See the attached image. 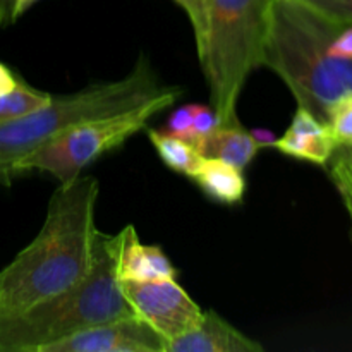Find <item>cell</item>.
<instances>
[{"instance_id": "cell-1", "label": "cell", "mask_w": 352, "mask_h": 352, "mask_svg": "<svg viewBox=\"0 0 352 352\" xmlns=\"http://www.w3.org/2000/svg\"><path fill=\"white\" fill-rule=\"evenodd\" d=\"M98 195L93 175L58 182L38 236L0 272V315L24 311L85 280L93 265Z\"/></svg>"}, {"instance_id": "cell-2", "label": "cell", "mask_w": 352, "mask_h": 352, "mask_svg": "<svg viewBox=\"0 0 352 352\" xmlns=\"http://www.w3.org/2000/svg\"><path fill=\"white\" fill-rule=\"evenodd\" d=\"M342 23L294 0H274L263 65L287 85L301 109L327 124L329 110L352 95V60L330 55Z\"/></svg>"}, {"instance_id": "cell-3", "label": "cell", "mask_w": 352, "mask_h": 352, "mask_svg": "<svg viewBox=\"0 0 352 352\" xmlns=\"http://www.w3.org/2000/svg\"><path fill=\"white\" fill-rule=\"evenodd\" d=\"M119 243V234L96 230L85 280L24 311L0 315V352H41L89 327L134 315L117 277Z\"/></svg>"}, {"instance_id": "cell-4", "label": "cell", "mask_w": 352, "mask_h": 352, "mask_svg": "<svg viewBox=\"0 0 352 352\" xmlns=\"http://www.w3.org/2000/svg\"><path fill=\"white\" fill-rule=\"evenodd\" d=\"M168 88L158 79L148 55L141 54L124 78L95 82L67 95H52L47 105L26 116L0 120V182L9 184L21 160L72 124L133 109Z\"/></svg>"}, {"instance_id": "cell-5", "label": "cell", "mask_w": 352, "mask_h": 352, "mask_svg": "<svg viewBox=\"0 0 352 352\" xmlns=\"http://www.w3.org/2000/svg\"><path fill=\"white\" fill-rule=\"evenodd\" d=\"M274 0H203L205 38L198 50L220 124H236L237 102L254 69L263 65Z\"/></svg>"}, {"instance_id": "cell-6", "label": "cell", "mask_w": 352, "mask_h": 352, "mask_svg": "<svg viewBox=\"0 0 352 352\" xmlns=\"http://www.w3.org/2000/svg\"><path fill=\"white\" fill-rule=\"evenodd\" d=\"M181 95L179 86H170L167 91L133 109L72 124L40 150L21 160L14 168V175L43 172L58 182L72 181L93 162L143 131L155 116L174 105Z\"/></svg>"}, {"instance_id": "cell-7", "label": "cell", "mask_w": 352, "mask_h": 352, "mask_svg": "<svg viewBox=\"0 0 352 352\" xmlns=\"http://www.w3.org/2000/svg\"><path fill=\"white\" fill-rule=\"evenodd\" d=\"M134 315L148 323L167 342L195 329L203 309L175 278L150 282H120Z\"/></svg>"}, {"instance_id": "cell-8", "label": "cell", "mask_w": 352, "mask_h": 352, "mask_svg": "<svg viewBox=\"0 0 352 352\" xmlns=\"http://www.w3.org/2000/svg\"><path fill=\"white\" fill-rule=\"evenodd\" d=\"M41 352H167V340L131 315L81 330Z\"/></svg>"}, {"instance_id": "cell-9", "label": "cell", "mask_w": 352, "mask_h": 352, "mask_svg": "<svg viewBox=\"0 0 352 352\" xmlns=\"http://www.w3.org/2000/svg\"><path fill=\"white\" fill-rule=\"evenodd\" d=\"M274 148L296 160L309 162L315 165H329L339 144L333 140L325 122L316 119L306 109L298 107L291 126L280 138H277Z\"/></svg>"}, {"instance_id": "cell-10", "label": "cell", "mask_w": 352, "mask_h": 352, "mask_svg": "<svg viewBox=\"0 0 352 352\" xmlns=\"http://www.w3.org/2000/svg\"><path fill=\"white\" fill-rule=\"evenodd\" d=\"M263 346L223 320L213 309L184 336L167 342V352H263Z\"/></svg>"}, {"instance_id": "cell-11", "label": "cell", "mask_w": 352, "mask_h": 352, "mask_svg": "<svg viewBox=\"0 0 352 352\" xmlns=\"http://www.w3.org/2000/svg\"><path fill=\"white\" fill-rule=\"evenodd\" d=\"M117 253V277L119 282H150L177 278V268L172 265L160 246H146L141 243L133 226L119 232Z\"/></svg>"}, {"instance_id": "cell-12", "label": "cell", "mask_w": 352, "mask_h": 352, "mask_svg": "<svg viewBox=\"0 0 352 352\" xmlns=\"http://www.w3.org/2000/svg\"><path fill=\"white\" fill-rule=\"evenodd\" d=\"M199 153L206 158H217L234 167L244 168L253 162L260 146L251 136L250 131L244 129L241 122L220 124L215 131L199 140L195 144Z\"/></svg>"}, {"instance_id": "cell-13", "label": "cell", "mask_w": 352, "mask_h": 352, "mask_svg": "<svg viewBox=\"0 0 352 352\" xmlns=\"http://www.w3.org/2000/svg\"><path fill=\"white\" fill-rule=\"evenodd\" d=\"M192 181L210 199L222 205H237L246 192L243 170L217 158H203Z\"/></svg>"}, {"instance_id": "cell-14", "label": "cell", "mask_w": 352, "mask_h": 352, "mask_svg": "<svg viewBox=\"0 0 352 352\" xmlns=\"http://www.w3.org/2000/svg\"><path fill=\"white\" fill-rule=\"evenodd\" d=\"M148 138H150L160 160L170 170L192 179V175L196 174L203 158H205L195 144L182 140V138L172 136L162 129H148Z\"/></svg>"}, {"instance_id": "cell-15", "label": "cell", "mask_w": 352, "mask_h": 352, "mask_svg": "<svg viewBox=\"0 0 352 352\" xmlns=\"http://www.w3.org/2000/svg\"><path fill=\"white\" fill-rule=\"evenodd\" d=\"M50 98V93L40 91L21 79L19 85L12 91L0 96V120L26 116V113L47 105Z\"/></svg>"}, {"instance_id": "cell-16", "label": "cell", "mask_w": 352, "mask_h": 352, "mask_svg": "<svg viewBox=\"0 0 352 352\" xmlns=\"http://www.w3.org/2000/svg\"><path fill=\"white\" fill-rule=\"evenodd\" d=\"M330 177L342 198L344 206L351 217L352 222V160L346 148L339 146L330 158Z\"/></svg>"}, {"instance_id": "cell-17", "label": "cell", "mask_w": 352, "mask_h": 352, "mask_svg": "<svg viewBox=\"0 0 352 352\" xmlns=\"http://www.w3.org/2000/svg\"><path fill=\"white\" fill-rule=\"evenodd\" d=\"M327 126L339 146L352 148V95L333 103L327 116Z\"/></svg>"}, {"instance_id": "cell-18", "label": "cell", "mask_w": 352, "mask_h": 352, "mask_svg": "<svg viewBox=\"0 0 352 352\" xmlns=\"http://www.w3.org/2000/svg\"><path fill=\"white\" fill-rule=\"evenodd\" d=\"M294 2L308 6L316 12L337 21V23H352V6L349 0H294Z\"/></svg>"}, {"instance_id": "cell-19", "label": "cell", "mask_w": 352, "mask_h": 352, "mask_svg": "<svg viewBox=\"0 0 352 352\" xmlns=\"http://www.w3.org/2000/svg\"><path fill=\"white\" fill-rule=\"evenodd\" d=\"M220 126L219 116L212 107L199 105L195 103V112H192V127H191V143L196 144L199 140L208 136L212 131Z\"/></svg>"}, {"instance_id": "cell-20", "label": "cell", "mask_w": 352, "mask_h": 352, "mask_svg": "<svg viewBox=\"0 0 352 352\" xmlns=\"http://www.w3.org/2000/svg\"><path fill=\"white\" fill-rule=\"evenodd\" d=\"M192 112H195V103L181 107L168 117L167 124L162 131L172 134V136L182 138V140L191 143V127H192Z\"/></svg>"}, {"instance_id": "cell-21", "label": "cell", "mask_w": 352, "mask_h": 352, "mask_svg": "<svg viewBox=\"0 0 352 352\" xmlns=\"http://www.w3.org/2000/svg\"><path fill=\"white\" fill-rule=\"evenodd\" d=\"M179 7L186 12L189 23L192 26V33H195L196 48H201L203 38H205V7H203V0H174Z\"/></svg>"}, {"instance_id": "cell-22", "label": "cell", "mask_w": 352, "mask_h": 352, "mask_svg": "<svg viewBox=\"0 0 352 352\" xmlns=\"http://www.w3.org/2000/svg\"><path fill=\"white\" fill-rule=\"evenodd\" d=\"M330 55L352 60V23L342 24L329 45Z\"/></svg>"}, {"instance_id": "cell-23", "label": "cell", "mask_w": 352, "mask_h": 352, "mask_svg": "<svg viewBox=\"0 0 352 352\" xmlns=\"http://www.w3.org/2000/svg\"><path fill=\"white\" fill-rule=\"evenodd\" d=\"M40 0H0V26L14 24Z\"/></svg>"}, {"instance_id": "cell-24", "label": "cell", "mask_w": 352, "mask_h": 352, "mask_svg": "<svg viewBox=\"0 0 352 352\" xmlns=\"http://www.w3.org/2000/svg\"><path fill=\"white\" fill-rule=\"evenodd\" d=\"M19 81H21L19 76H17L9 65L0 62V96L12 91V89L19 85Z\"/></svg>"}, {"instance_id": "cell-25", "label": "cell", "mask_w": 352, "mask_h": 352, "mask_svg": "<svg viewBox=\"0 0 352 352\" xmlns=\"http://www.w3.org/2000/svg\"><path fill=\"white\" fill-rule=\"evenodd\" d=\"M251 136L254 138V141H256L258 146H260V148H265V146L274 148L275 141H277V138L274 136V133H272V131H267V129L251 131Z\"/></svg>"}, {"instance_id": "cell-26", "label": "cell", "mask_w": 352, "mask_h": 352, "mask_svg": "<svg viewBox=\"0 0 352 352\" xmlns=\"http://www.w3.org/2000/svg\"><path fill=\"white\" fill-rule=\"evenodd\" d=\"M346 150H347V153H349V157H351V160H352V148H346Z\"/></svg>"}]
</instances>
